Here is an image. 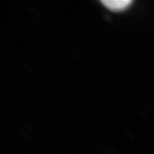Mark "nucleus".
<instances>
[{"mask_svg": "<svg viewBox=\"0 0 154 154\" xmlns=\"http://www.w3.org/2000/svg\"><path fill=\"white\" fill-rule=\"evenodd\" d=\"M102 4L109 9L111 10L114 11H120L124 9H126L130 4H131V1L130 0H113V1H102Z\"/></svg>", "mask_w": 154, "mask_h": 154, "instance_id": "nucleus-1", "label": "nucleus"}]
</instances>
